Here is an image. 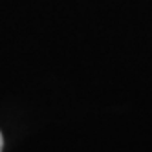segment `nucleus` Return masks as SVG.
I'll return each mask as SVG.
<instances>
[{
	"label": "nucleus",
	"instance_id": "f257e3e1",
	"mask_svg": "<svg viewBox=\"0 0 152 152\" xmlns=\"http://www.w3.org/2000/svg\"><path fill=\"white\" fill-rule=\"evenodd\" d=\"M2 147H4V137H2V132H0V152H2Z\"/></svg>",
	"mask_w": 152,
	"mask_h": 152
}]
</instances>
